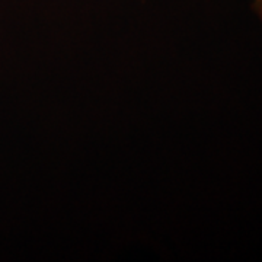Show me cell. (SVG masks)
I'll return each mask as SVG.
<instances>
[{"mask_svg":"<svg viewBox=\"0 0 262 262\" xmlns=\"http://www.w3.org/2000/svg\"><path fill=\"white\" fill-rule=\"evenodd\" d=\"M252 8L259 15V18H262V0H253Z\"/></svg>","mask_w":262,"mask_h":262,"instance_id":"obj_1","label":"cell"}]
</instances>
